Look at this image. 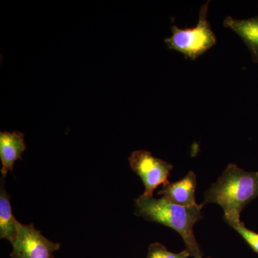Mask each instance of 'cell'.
<instances>
[{
  "label": "cell",
  "mask_w": 258,
  "mask_h": 258,
  "mask_svg": "<svg viewBox=\"0 0 258 258\" xmlns=\"http://www.w3.org/2000/svg\"><path fill=\"white\" fill-rule=\"evenodd\" d=\"M210 1L202 5L198 23L192 28L181 29L174 25L171 35L164 42L170 50L177 51L186 58L195 60L217 43V37L208 20Z\"/></svg>",
  "instance_id": "3"
},
{
  "label": "cell",
  "mask_w": 258,
  "mask_h": 258,
  "mask_svg": "<svg viewBox=\"0 0 258 258\" xmlns=\"http://www.w3.org/2000/svg\"><path fill=\"white\" fill-rule=\"evenodd\" d=\"M26 149L25 135L21 132H0V160L3 177L13 170L17 161L23 159V153Z\"/></svg>",
  "instance_id": "7"
},
{
  "label": "cell",
  "mask_w": 258,
  "mask_h": 258,
  "mask_svg": "<svg viewBox=\"0 0 258 258\" xmlns=\"http://www.w3.org/2000/svg\"><path fill=\"white\" fill-rule=\"evenodd\" d=\"M257 174H258V171H257Z\"/></svg>",
  "instance_id": "13"
},
{
  "label": "cell",
  "mask_w": 258,
  "mask_h": 258,
  "mask_svg": "<svg viewBox=\"0 0 258 258\" xmlns=\"http://www.w3.org/2000/svg\"><path fill=\"white\" fill-rule=\"evenodd\" d=\"M128 161L132 170L143 181L145 188L144 195L153 197L154 190L159 185L169 182L168 177L172 171V164L154 157L150 152L135 151L131 154Z\"/></svg>",
  "instance_id": "4"
},
{
  "label": "cell",
  "mask_w": 258,
  "mask_h": 258,
  "mask_svg": "<svg viewBox=\"0 0 258 258\" xmlns=\"http://www.w3.org/2000/svg\"><path fill=\"white\" fill-rule=\"evenodd\" d=\"M224 220L232 228L237 232L247 242L254 252L258 254V233L249 230L244 223L240 221V218H223Z\"/></svg>",
  "instance_id": "10"
},
{
  "label": "cell",
  "mask_w": 258,
  "mask_h": 258,
  "mask_svg": "<svg viewBox=\"0 0 258 258\" xmlns=\"http://www.w3.org/2000/svg\"><path fill=\"white\" fill-rule=\"evenodd\" d=\"M202 205L183 207L174 205L165 199L145 195L135 200V214L149 222H156L176 231L181 236L186 250L194 258H203L196 240L194 227L203 218Z\"/></svg>",
  "instance_id": "1"
},
{
  "label": "cell",
  "mask_w": 258,
  "mask_h": 258,
  "mask_svg": "<svg viewBox=\"0 0 258 258\" xmlns=\"http://www.w3.org/2000/svg\"><path fill=\"white\" fill-rule=\"evenodd\" d=\"M197 176L193 171H190L183 179L174 182L163 185L162 189L158 192L163 198L179 206L189 207L197 205L195 190Z\"/></svg>",
  "instance_id": "6"
},
{
  "label": "cell",
  "mask_w": 258,
  "mask_h": 258,
  "mask_svg": "<svg viewBox=\"0 0 258 258\" xmlns=\"http://www.w3.org/2000/svg\"><path fill=\"white\" fill-rule=\"evenodd\" d=\"M208 258H211V257H208Z\"/></svg>",
  "instance_id": "12"
},
{
  "label": "cell",
  "mask_w": 258,
  "mask_h": 258,
  "mask_svg": "<svg viewBox=\"0 0 258 258\" xmlns=\"http://www.w3.org/2000/svg\"><path fill=\"white\" fill-rule=\"evenodd\" d=\"M191 255L186 249L182 252L174 253L168 250L162 244L154 242L149 246L147 258H188Z\"/></svg>",
  "instance_id": "11"
},
{
  "label": "cell",
  "mask_w": 258,
  "mask_h": 258,
  "mask_svg": "<svg viewBox=\"0 0 258 258\" xmlns=\"http://www.w3.org/2000/svg\"><path fill=\"white\" fill-rule=\"evenodd\" d=\"M13 244L12 258H55L54 253L61 244L49 240L33 224L19 223L18 233Z\"/></svg>",
  "instance_id": "5"
},
{
  "label": "cell",
  "mask_w": 258,
  "mask_h": 258,
  "mask_svg": "<svg viewBox=\"0 0 258 258\" xmlns=\"http://www.w3.org/2000/svg\"><path fill=\"white\" fill-rule=\"evenodd\" d=\"M223 25L242 39L250 51L252 59L258 63V16L244 20L227 16L224 20Z\"/></svg>",
  "instance_id": "8"
},
{
  "label": "cell",
  "mask_w": 258,
  "mask_h": 258,
  "mask_svg": "<svg viewBox=\"0 0 258 258\" xmlns=\"http://www.w3.org/2000/svg\"><path fill=\"white\" fill-rule=\"evenodd\" d=\"M19 223L20 222L13 216L10 196L5 189L4 181L2 179L0 188V238L5 239L13 243L18 233Z\"/></svg>",
  "instance_id": "9"
},
{
  "label": "cell",
  "mask_w": 258,
  "mask_h": 258,
  "mask_svg": "<svg viewBox=\"0 0 258 258\" xmlns=\"http://www.w3.org/2000/svg\"><path fill=\"white\" fill-rule=\"evenodd\" d=\"M258 197V174L230 164L205 191L201 205L215 204L224 211L223 218H240L243 209Z\"/></svg>",
  "instance_id": "2"
}]
</instances>
